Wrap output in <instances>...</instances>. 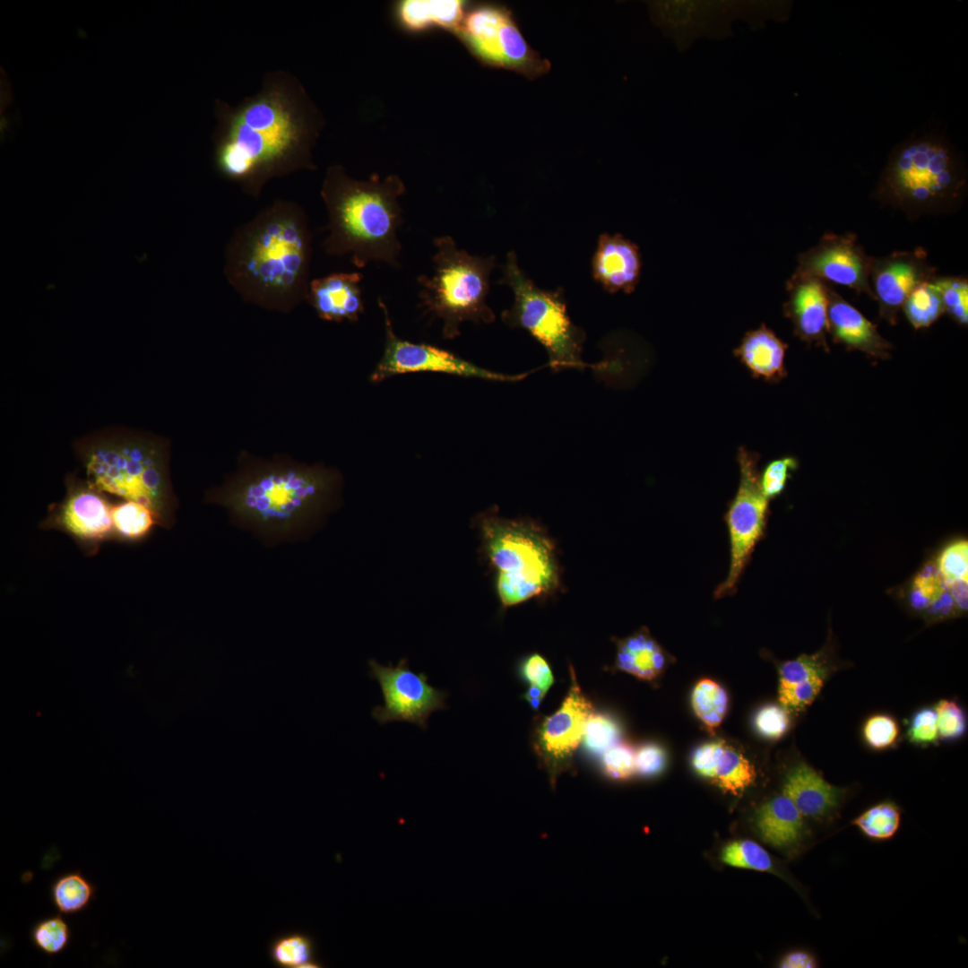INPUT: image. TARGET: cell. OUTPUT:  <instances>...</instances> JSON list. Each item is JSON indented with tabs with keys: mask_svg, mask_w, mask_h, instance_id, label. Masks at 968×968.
I'll return each instance as SVG.
<instances>
[{
	"mask_svg": "<svg viewBox=\"0 0 968 968\" xmlns=\"http://www.w3.org/2000/svg\"><path fill=\"white\" fill-rule=\"evenodd\" d=\"M214 111V163L227 178L256 192L272 176L313 168L322 118L290 73L271 72L256 94L236 106L218 99Z\"/></svg>",
	"mask_w": 968,
	"mask_h": 968,
	"instance_id": "obj_1",
	"label": "cell"
},
{
	"mask_svg": "<svg viewBox=\"0 0 968 968\" xmlns=\"http://www.w3.org/2000/svg\"><path fill=\"white\" fill-rule=\"evenodd\" d=\"M338 479L320 465L290 459H248L208 501L269 545L298 538L330 503Z\"/></svg>",
	"mask_w": 968,
	"mask_h": 968,
	"instance_id": "obj_2",
	"label": "cell"
},
{
	"mask_svg": "<svg viewBox=\"0 0 968 968\" xmlns=\"http://www.w3.org/2000/svg\"><path fill=\"white\" fill-rule=\"evenodd\" d=\"M405 192L397 175L357 180L340 166L329 168L322 188L330 219L327 250L350 255L359 268L372 262L399 268L402 246L398 230L403 221L400 198Z\"/></svg>",
	"mask_w": 968,
	"mask_h": 968,
	"instance_id": "obj_3",
	"label": "cell"
},
{
	"mask_svg": "<svg viewBox=\"0 0 968 968\" xmlns=\"http://www.w3.org/2000/svg\"><path fill=\"white\" fill-rule=\"evenodd\" d=\"M967 186L964 155L942 133L928 132L892 149L871 197L917 219L956 212Z\"/></svg>",
	"mask_w": 968,
	"mask_h": 968,
	"instance_id": "obj_4",
	"label": "cell"
},
{
	"mask_svg": "<svg viewBox=\"0 0 968 968\" xmlns=\"http://www.w3.org/2000/svg\"><path fill=\"white\" fill-rule=\"evenodd\" d=\"M479 525L484 553L497 571L496 589L504 609L560 588L555 544L537 523L502 517L490 509L479 517Z\"/></svg>",
	"mask_w": 968,
	"mask_h": 968,
	"instance_id": "obj_5",
	"label": "cell"
},
{
	"mask_svg": "<svg viewBox=\"0 0 968 968\" xmlns=\"http://www.w3.org/2000/svg\"><path fill=\"white\" fill-rule=\"evenodd\" d=\"M433 245L432 273L417 280L423 315L442 323V335L447 340L460 335L464 322L493 323L496 315L487 298L496 256L471 255L448 235L436 238Z\"/></svg>",
	"mask_w": 968,
	"mask_h": 968,
	"instance_id": "obj_6",
	"label": "cell"
},
{
	"mask_svg": "<svg viewBox=\"0 0 968 968\" xmlns=\"http://www.w3.org/2000/svg\"><path fill=\"white\" fill-rule=\"evenodd\" d=\"M84 462L91 485L146 506L160 526L174 523L176 500L161 446L134 440L105 442L91 447Z\"/></svg>",
	"mask_w": 968,
	"mask_h": 968,
	"instance_id": "obj_7",
	"label": "cell"
},
{
	"mask_svg": "<svg viewBox=\"0 0 968 968\" xmlns=\"http://www.w3.org/2000/svg\"><path fill=\"white\" fill-rule=\"evenodd\" d=\"M498 282L509 286L514 294L511 307L501 314L502 321L511 328L526 330L535 338L546 350L548 365L554 372L597 367L583 360L585 333L571 321L560 288L547 290L538 287L520 268L513 251L506 255Z\"/></svg>",
	"mask_w": 968,
	"mask_h": 968,
	"instance_id": "obj_8",
	"label": "cell"
},
{
	"mask_svg": "<svg viewBox=\"0 0 968 968\" xmlns=\"http://www.w3.org/2000/svg\"><path fill=\"white\" fill-rule=\"evenodd\" d=\"M481 65L517 73L529 80L551 67L527 42L511 10L496 3L469 4L456 33Z\"/></svg>",
	"mask_w": 968,
	"mask_h": 968,
	"instance_id": "obj_9",
	"label": "cell"
},
{
	"mask_svg": "<svg viewBox=\"0 0 968 968\" xmlns=\"http://www.w3.org/2000/svg\"><path fill=\"white\" fill-rule=\"evenodd\" d=\"M280 215L252 238L245 271L265 291H290L302 285L309 258V241L298 220Z\"/></svg>",
	"mask_w": 968,
	"mask_h": 968,
	"instance_id": "obj_10",
	"label": "cell"
},
{
	"mask_svg": "<svg viewBox=\"0 0 968 968\" xmlns=\"http://www.w3.org/2000/svg\"><path fill=\"white\" fill-rule=\"evenodd\" d=\"M737 461L739 483L724 515L730 537V567L727 577L713 592L716 599L736 592L754 549L764 535L768 514L769 499L760 487L759 454L739 446Z\"/></svg>",
	"mask_w": 968,
	"mask_h": 968,
	"instance_id": "obj_11",
	"label": "cell"
},
{
	"mask_svg": "<svg viewBox=\"0 0 968 968\" xmlns=\"http://www.w3.org/2000/svg\"><path fill=\"white\" fill-rule=\"evenodd\" d=\"M385 324V344L381 359L370 374L372 383H380L397 375L436 372L498 382L523 380L529 373L506 375L478 367L461 357L426 343L400 338L394 332L386 304L378 298Z\"/></svg>",
	"mask_w": 968,
	"mask_h": 968,
	"instance_id": "obj_12",
	"label": "cell"
},
{
	"mask_svg": "<svg viewBox=\"0 0 968 968\" xmlns=\"http://www.w3.org/2000/svg\"><path fill=\"white\" fill-rule=\"evenodd\" d=\"M368 666L369 676L378 682L383 696V704L371 713L379 724L403 722L426 730L433 713L448 709L449 693L430 685L424 672H414L406 658L395 666H384L371 659Z\"/></svg>",
	"mask_w": 968,
	"mask_h": 968,
	"instance_id": "obj_13",
	"label": "cell"
},
{
	"mask_svg": "<svg viewBox=\"0 0 968 968\" xmlns=\"http://www.w3.org/2000/svg\"><path fill=\"white\" fill-rule=\"evenodd\" d=\"M571 685L560 707L545 717L535 730V752L548 774L552 787L557 778L573 767L575 750L583 741L585 723L593 712L592 703L579 687L575 670Z\"/></svg>",
	"mask_w": 968,
	"mask_h": 968,
	"instance_id": "obj_14",
	"label": "cell"
},
{
	"mask_svg": "<svg viewBox=\"0 0 968 968\" xmlns=\"http://www.w3.org/2000/svg\"><path fill=\"white\" fill-rule=\"evenodd\" d=\"M872 260L855 234L829 232L798 255L793 273L846 286L874 299L869 281Z\"/></svg>",
	"mask_w": 968,
	"mask_h": 968,
	"instance_id": "obj_15",
	"label": "cell"
},
{
	"mask_svg": "<svg viewBox=\"0 0 968 968\" xmlns=\"http://www.w3.org/2000/svg\"><path fill=\"white\" fill-rule=\"evenodd\" d=\"M936 272L922 247L873 257L869 281L880 317L895 325L908 296L919 285L933 279Z\"/></svg>",
	"mask_w": 968,
	"mask_h": 968,
	"instance_id": "obj_16",
	"label": "cell"
},
{
	"mask_svg": "<svg viewBox=\"0 0 968 968\" xmlns=\"http://www.w3.org/2000/svg\"><path fill=\"white\" fill-rule=\"evenodd\" d=\"M100 492L90 483L73 487L47 525L66 532L88 547L113 537L112 506Z\"/></svg>",
	"mask_w": 968,
	"mask_h": 968,
	"instance_id": "obj_17",
	"label": "cell"
},
{
	"mask_svg": "<svg viewBox=\"0 0 968 968\" xmlns=\"http://www.w3.org/2000/svg\"><path fill=\"white\" fill-rule=\"evenodd\" d=\"M828 289L826 282L810 276L792 273L786 282L788 298L783 314L793 326V333L803 342L829 351Z\"/></svg>",
	"mask_w": 968,
	"mask_h": 968,
	"instance_id": "obj_18",
	"label": "cell"
},
{
	"mask_svg": "<svg viewBox=\"0 0 968 968\" xmlns=\"http://www.w3.org/2000/svg\"><path fill=\"white\" fill-rule=\"evenodd\" d=\"M639 247L621 234L599 237L592 260L593 279L609 293H633L640 281Z\"/></svg>",
	"mask_w": 968,
	"mask_h": 968,
	"instance_id": "obj_19",
	"label": "cell"
},
{
	"mask_svg": "<svg viewBox=\"0 0 968 968\" xmlns=\"http://www.w3.org/2000/svg\"><path fill=\"white\" fill-rule=\"evenodd\" d=\"M827 318L828 333L834 342L876 359L890 358L892 344L872 322L830 287Z\"/></svg>",
	"mask_w": 968,
	"mask_h": 968,
	"instance_id": "obj_20",
	"label": "cell"
},
{
	"mask_svg": "<svg viewBox=\"0 0 968 968\" xmlns=\"http://www.w3.org/2000/svg\"><path fill=\"white\" fill-rule=\"evenodd\" d=\"M782 792L804 817L826 822L838 813L846 794L845 789L831 784L804 762L788 771Z\"/></svg>",
	"mask_w": 968,
	"mask_h": 968,
	"instance_id": "obj_21",
	"label": "cell"
},
{
	"mask_svg": "<svg viewBox=\"0 0 968 968\" xmlns=\"http://www.w3.org/2000/svg\"><path fill=\"white\" fill-rule=\"evenodd\" d=\"M359 272H339L314 280L309 298L320 318L330 322H356L365 305Z\"/></svg>",
	"mask_w": 968,
	"mask_h": 968,
	"instance_id": "obj_22",
	"label": "cell"
},
{
	"mask_svg": "<svg viewBox=\"0 0 968 968\" xmlns=\"http://www.w3.org/2000/svg\"><path fill=\"white\" fill-rule=\"evenodd\" d=\"M788 344L765 324L747 332L733 355L756 379L779 383L787 376L785 355Z\"/></svg>",
	"mask_w": 968,
	"mask_h": 968,
	"instance_id": "obj_23",
	"label": "cell"
},
{
	"mask_svg": "<svg viewBox=\"0 0 968 968\" xmlns=\"http://www.w3.org/2000/svg\"><path fill=\"white\" fill-rule=\"evenodd\" d=\"M756 826L761 838L773 847L790 850L804 839V816L785 795L765 802L756 813Z\"/></svg>",
	"mask_w": 968,
	"mask_h": 968,
	"instance_id": "obj_24",
	"label": "cell"
},
{
	"mask_svg": "<svg viewBox=\"0 0 968 968\" xmlns=\"http://www.w3.org/2000/svg\"><path fill=\"white\" fill-rule=\"evenodd\" d=\"M468 5L462 0H402L395 4L394 16L409 32L440 28L455 34Z\"/></svg>",
	"mask_w": 968,
	"mask_h": 968,
	"instance_id": "obj_25",
	"label": "cell"
},
{
	"mask_svg": "<svg viewBox=\"0 0 968 968\" xmlns=\"http://www.w3.org/2000/svg\"><path fill=\"white\" fill-rule=\"evenodd\" d=\"M616 667L641 679L651 680L664 670L668 656L646 627L616 642Z\"/></svg>",
	"mask_w": 968,
	"mask_h": 968,
	"instance_id": "obj_26",
	"label": "cell"
},
{
	"mask_svg": "<svg viewBox=\"0 0 968 968\" xmlns=\"http://www.w3.org/2000/svg\"><path fill=\"white\" fill-rule=\"evenodd\" d=\"M271 962L280 968H319L313 938L298 930L275 936L268 947Z\"/></svg>",
	"mask_w": 968,
	"mask_h": 968,
	"instance_id": "obj_27",
	"label": "cell"
},
{
	"mask_svg": "<svg viewBox=\"0 0 968 968\" xmlns=\"http://www.w3.org/2000/svg\"><path fill=\"white\" fill-rule=\"evenodd\" d=\"M96 886L82 871L61 874L50 885V900L61 914L83 912L95 898Z\"/></svg>",
	"mask_w": 968,
	"mask_h": 968,
	"instance_id": "obj_28",
	"label": "cell"
},
{
	"mask_svg": "<svg viewBox=\"0 0 968 968\" xmlns=\"http://www.w3.org/2000/svg\"><path fill=\"white\" fill-rule=\"evenodd\" d=\"M851 824L872 841H886L895 836L901 825V811L892 801H882L856 817Z\"/></svg>",
	"mask_w": 968,
	"mask_h": 968,
	"instance_id": "obj_29",
	"label": "cell"
},
{
	"mask_svg": "<svg viewBox=\"0 0 968 968\" xmlns=\"http://www.w3.org/2000/svg\"><path fill=\"white\" fill-rule=\"evenodd\" d=\"M931 280L914 289L902 307L916 330L929 327L945 314L940 294Z\"/></svg>",
	"mask_w": 968,
	"mask_h": 968,
	"instance_id": "obj_30",
	"label": "cell"
},
{
	"mask_svg": "<svg viewBox=\"0 0 968 968\" xmlns=\"http://www.w3.org/2000/svg\"><path fill=\"white\" fill-rule=\"evenodd\" d=\"M713 779L722 791L737 795L754 782L756 770L743 754L726 746Z\"/></svg>",
	"mask_w": 968,
	"mask_h": 968,
	"instance_id": "obj_31",
	"label": "cell"
},
{
	"mask_svg": "<svg viewBox=\"0 0 968 968\" xmlns=\"http://www.w3.org/2000/svg\"><path fill=\"white\" fill-rule=\"evenodd\" d=\"M691 703L696 716L708 730H713L725 716L728 696L721 685L712 679L704 678L694 687Z\"/></svg>",
	"mask_w": 968,
	"mask_h": 968,
	"instance_id": "obj_32",
	"label": "cell"
},
{
	"mask_svg": "<svg viewBox=\"0 0 968 968\" xmlns=\"http://www.w3.org/2000/svg\"><path fill=\"white\" fill-rule=\"evenodd\" d=\"M111 518L114 535L126 540L143 538L158 524L155 516L146 506L134 501L112 506Z\"/></svg>",
	"mask_w": 968,
	"mask_h": 968,
	"instance_id": "obj_33",
	"label": "cell"
},
{
	"mask_svg": "<svg viewBox=\"0 0 968 968\" xmlns=\"http://www.w3.org/2000/svg\"><path fill=\"white\" fill-rule=\"evenodd\" d=\"M30 938L36 948L53 955L68 947L72 931L63 914L58 913L36 921L30 929Z\"/></svg>",
	"mask_w": 968,
	"mask_h": 968,
	"instance_id": "obj_34",
	"label": "cell"
},
{
	"mask_svg": "<svg viewBox=\"0 0 968 968\" xmlns=\"http://www.w3.org/2000/svg\"><path fill=\"white\" fill-rule=\"evenodd\" d=\"M519 672L529 685L524 698L537 709L554 682L550 666L540 654L532 653L521 662Z\"/></svg>",
	"mask_w": 968,
	"mask_h": 968,
	"instance_id": "obj_35",
	"label": "cell"
},
{
	"mask_svg": "<svg viewBox=\"0 0 968 968\" xmlns=\"http://www.w3.org/2000/svg\"><path fill=\"white\" fill-rule=\"evenodd\" d=\"M945 313L957 324L966 326L968 323V281L957 276L934 277Z\"/></svg>",
	"mask_w": 968,
	"mask_h": 968,
	"instance_id": "obj_36",
	"label": "cell"
},
{
	"mask_svg": "<svg viewBox=\"0 0 968 968\" xmlns=\"http://www.w3.org/2000/svg\"><path fill=\"white\" fill-rule=\"evenodd\" d=\"M621 730L618 722L609 714L592 713L585 723L583 742L592 755H602L618 742Z\"/></svg>",
	"mask_w": 968,
	"mask_h": 968,
	"instance_id": "obj_37",
	"label": "cell"
},
{
	"mask_svg": "<svg viewBox=\"0 0 968 968\" xmlns=\"http://www.w3.org/2000/svg\"><path fill=\"white\" fill-rule=\"evenodd\" d=\"M721 860L736 868L758 871H772L774 869L769 853L758 843L749 840L735 841L727 844L722 849Z\"/></svg>",
	"mask_w": 968,
	"mask_h": 968,
	"instance_id": "obj_38",
	"label": "cell"
},
{
	"mask_svg": "<svg viewBox=\"0 0 968 968\" xmlns=\"http://www.w3.org/2000/svg\"><path fill=\"white\" fill-rule=\"evenodd\" d=\"M827 675V667L821 652L802 654L783 662L779 668V687H790L818 676Z\"/></svg>",
	"mask_w": 968,
	"mask_h": 968,
	"instance_id": "obj_39",
	"label": "cell"
},
{
	"mask_svg": "<svg viewBox=\"0 0 968 968\" xmlns=\"http://www.w3.org/2000/svg\"><path fill=\"white\" fill-rule=\"evenodd\" d=\"M603 773L615 780H626L635 773V750L627 742H617L601 756Z\"/></svg>",
	"mask_w": 968,
	"mask_h": 968,
	"instance_id": "obj_40",
	"label": "cell"
},
{
	"mask_svg": "<svg viewBox=\"0 0 968 968\" xmlns=\"http://www.w3.org/2000/svg\"><path fill=\"white\" fill-rule=\"evenodd\" d=\"M938 570L947 584L968 580V543L961 540L944 549L938 562Z\"/></svg>",
	"mask_w": 968,
	"mask_h": 968,
	"instance_id": "obj_41",
	"label": "cell"
},
{
	"mask_svg": "<svg viewBox=\"0 0 968 968\" xmlns=\"http://www.w3.org/2000/svg\"><path fill=\"white\" fill-rule=\"evenodd\" d=\"M862 734L871 748L882 750L895 744L899 736V726L892 716L877 713L866 720Z\"/></svg>",
	"mask_w": 968,
	"mask_h": 968,
	"instance_id": "obj_42",
	"label": "cell"
},
{
	"mask_svg": "<svg viewBox=\"0 0 968 968\" xmlns=\"http://www.w3.org/2000/svg\"><path fill=\"white\" fill-rule=\"evenodd\" d=\"M826 675H818L801 684L778 687L781 705L789 712H799L811 704L820 693Z\"/></svg>",
	"mask_w": 968,
	"mask_h": 968,
	"instance_id": "obj_43",
	"label": "cell"
},
{
	"mask_svg": "<svg viewBox=\"0 0 968 968\" xmlns=\"http://www.w3.org/2000/svg\"><path fill=\"white\" fill-rule=\"evenodd\" d=\"M798 465L797 459L792 456L782 457L768 463L760 475V487L764 496L770 499L780 495Z\"/></svg>",
	"mask_w": 968,
	"mask_h": 968,
	"instance_id": "obj_44",
	"label": "cell"
},
{
	"mask_svg": "<svg viewBox=\"0 0 968 968\" xmlns=\"http://www.w3.org/2000/svg\"><path fill=\"white\" fill-rule=\"evenodd\" d=\"M938 736L953 740L964 736L966 717L962 707L953 700L942 699L935 706Z\"/></svg>",
	"mask_w": 968,
	"mask_h": 968,
	"instance_id": "obj_45",
	"label": "cell"
},
{
	"mask_svg": "<svg viewBox=\"0 0 968 968\" xmlns=\"http://www.w3.org/2000/svg\"><path fill=\"white\" fill-rule=\"evenodd\" d=\"M754 724L756 731L768 739H778L789 729V711L782 705L766 704L756 713Z\"/></svg>",
	"mask_w": 968,
	"mask_h": 968,
	"instance_id": "obj_46",
	"label": "cell"
},
{
	"mask_svg": "<svg viewBox=\"0 0 968 968\" xmlns=\"http://www.w3.org/2000/svg\"><path fill=\"white\" fill-rule=\"evenodd\" d=\"M907 737L916 745L935 744L938 739L935 709L925 707L917 711L911 719Z\"/></svg>",
	"mask_w": 968,
	"mask_h": 968,
	"instance_id": "obj_47",
	"label": "cell"
},
{
	"mask_svg": "<svg viewBox=\"0 0 968 968\" xmlns=\"http://www.w3.org/2000/svg\"><path fill=\"white\" fill-rule=\"evenodd\" d=\"M725 747L722 740L706 742L698 747L691 759L696 773L702 777L713 779Z\"/></svg>",
	"mask_w": 968,
	"mask_h": 968,
	"instance_id": "obj_48",
	"label": "cell"
},
{
	"mask_svg": "<svg viewBox=\"0 0 968 968\" xmlns=\"http://www.w3.org/2000/svg\"><path fill=\"white\" fill-rule=\"evenodd\" d=\"M667 764L666 752L656 743H645L635 750V773L652 777L660 774Z\"/></svg>",
	"mask_w": 968,
	"mask_h": 968,
	"instance_id": "obj_49",
	"label": "cell"
},
{
	"mask_svg": "<svg viewBox=\"0 0 968 968\" xmlns=\"http://www.w3.org/2000/svg\"><path fill=\"white\" fill-rule=\"evenodd\" d=\"M947 586L943 579L938 565L928 563L915 576L912 588L921 592L925 597L932 601L938 596Z\"/></svg>",
	"mask_w": 968,
	"mask_h": 968,
	"instance_id": "obj_50",
	"label": "cell"
},
{
	"mask_svg": "<svg viewBox=\"0 0 968 968\" xmlns=\"http://www.w3.org/2000/svg\"><path fill=\"white\" fill-rule=\"evenodd\" d=\"M955 602L949 592L948 584L946 589L934 598L929 607V615L934 618H943L951 615L955 609Z\"/></svg>",
	"mask_w": 968,
	"mask_h": 968,
	"instance_id": "obj_51",
	"label": "cell"
},
{
	"mask_svg": "<svg viewBox=\"0 0 968 968\" xmlns=\"http://www.w3.org/2000/svg\"><path fill=\"white\" fill-rule=\"evenodd\" d=\"M782 968H813L817 966L816 957L803 950L791 951L786 954L779 964Z\"/></svg>",
	"mask_w": 968,
	"mask_h": 968,
	"instance_id": "obj_52",
	"label": "cell"
},
{
	"mask_svg": "<svg viewBox=\"0 0 968 968\" xmlns=\"http://www.w3.org/2000/svg\"><path fill=\"white\" fill-rule=\"evenodd\" d=\"M967 582L957 581L948 584L955 606L962 610L967 609Z\"/></svg>",
	"mask_w": 968,
	"mask_h": 968,
	"instance_id": "obj_53",
	"label": "cell"
},
{
	"mask_svg": "<svg viewBox=\"0 0 968 968\" xmlns=\"http://www.w3.org/2000/svg\"><path fill=\"white\" fill-rule=\"evenodd\" d=\"M930 602H931V601L929 599L925 597L921 592H920L915 588H912V593H911V604L914 609H927L929 607V605L930 604Z\"/></svg>",
	"mask_w": 968,
	"mask_h": 968,
	"instance_id": "obj_54",
	"label": "cell"
}]
</instances>
